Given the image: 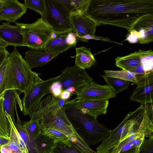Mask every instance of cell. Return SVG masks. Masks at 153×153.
Listing matches in <instances>:
<instances>
[{
    "mask_svg": "<svg viewBox=\"0 0 153 153\" xmlns=\"http://www.w3.org/2000/svg\"><path fill=\"white\" fill-rule=\"evenodd\" d=\"M137 87L130 98L131 100L139 102L141 105L153 102V71L137 74L135 83Z\"/></svg>",
    "mask_w": 153,
    "mask_h": 153,
    "instance_id": "cell-12",
    "label": "cell"
},
{
    "mask_svg": "<svg viewBox=\"0 0 153 153\" xmlns=\"http://www.w3.org/2000/svg\"><path fill=\"white\" fill-rule=\"evenodd\" d=\"M53 153H85L68 139L56 142Z\"/></svg>",
    "mask_w": 153,
    "mask_h": 153,
    "instance_id": "cell-25",
    "label": "cell"
},
{
    "mask_svg": "<svg viewBox=\"0 0 153 153\" xmlns=\"http://www.w3.org/2000/svg\"><path fill=\"white\" fill-rule=\"evenodd\" d=\"M77 37L73 31H68L57 34L53 33L51 38L44 48L53 51L68 50L75 46Z\"/></svg>",
    "mask_w": 153,
    "mask_h": 153,
    "instance_id": "cell-17",
    "label": "cell"
},
{
    "mask_svg": "<svg viewBox=\"0 0 153 153\" xmlns=\"http://www.w3.org/2000/svg\"><path fill=\"white\" fill-rule=\"evenodd\" d=\"M70 13L83 14L86 10L90 0H59Z\"/></svg>",
    "mask_w": 153,
    "mask_h": 153,
    "instance_id": "cell-24",
    "label": "cell"
},
{
    "mask_svg": "<svg viewBox=\"0 0 153 153\" xmlns=\"http://www.w3.org/2000/svg\"><path fill=\"white\" fill-rule=\"evenodd\" d=\"M59 75L58 81L61 84L62 91L70 86L76 89L94 81L85 70L75 65L67 66Z\"/></svg>",
    "mask_w": 153,
    "mask_h": 153,
    "instance_id": "cell-13",
    "label": "cell"
},
{
    "mask_svg": "<svg viewBox=\"0 0 153 153\" xmlns=\"http://www.w3.org/2000/svg\"><path fill=\"white\" fill-rule=\"evenodd\" d=\"M62 91L60 83L58 81L54 82L51 85L50 89V92L56 98H59Z\"/></svg>",
    "mask_w": 153,
    "mask_h": 153,
    "instance_id": "cell-38",
    "label": "cell"
},
{
    "mask_svg": "<svg viewBox=\"0 0 153 153\" xmlns=\"http://www.w3.org/2000/svg\"><path fill=\"white\" fill-rule=\"evenodd\" d=\"M65 90H67L72 94L75 92L76 89L74 87L70 86L68 87Z\"/></svg>",
    "mask_w": 153,
    "mask_h": 153,
    "instance_id": "cell-43",
    "label": "cell"
},
{
    "mask_svg": "<svg viewBox=\"0 0 153 153\" xmlns=\"http://www.w3.org/2000/svg\"><path fill=\"white\" fill-rule=\"evenodd\" d=\"M60 98L49 94L41 101L29 114L30 120L40 119L42 128L59 131L68 138L75 134L74 130L60 103Z\"/></svg>",
    "mask_w": 153,
    "mask_h": 153,
    "instance_id": "cell-2",
    "label": "cell"
},
{
    "mask_svg": "<svg viewBox=\"0 0 153 153\" xmlns=\"http://www.w3.org/2000/svg\"><path fill=\"white\" fill-rule=\"evenodd\" d=\"M15 23L22 29L24 46L29 48L44 47L53 34L51 28L41 17L30 24Z\"/></svg>",
    "mask_w": 153,
    "mask_h": 153,
    "instance_id": "cell-6",
    "label": "cell"
},
{
    "mask_svg": "<svg viewBox=\"0 0 153 153\" xmlns=\"http://www.w3.org/2000/svg\"><path fill=\"white\" fill-rule=\"evenodd\" d=\"M0 37L8 46H25L22 29L18 25L2 23L0 25Z\"/></svg>",
    "mask_w": 153,
    "mask_h": 153,
    "instance_id": "cell-19",
    "label": "cell"
},
{
    "mask_svg": "<svg viewBox=\"0 0 153 153\" xmlns=\"http://www.w3.org/2000/svg\"><path fill=\"white\" fill-rule=\"evenodd\" d=\"M8 46L0 37V49H5Z\"/></svg>",
    "mask_w": 153,
    "mask_h": 153,
    "instance_id": "cell-42",
    "label": "cell"
},
{
    "mask_svg": "<svg viewBox=\"0 0 153 153\" xmlns=\"http://www.w3.org/2000/svg\"><path fill=\"white\" fill-rule=\"evenodd\" d=\"M116 66L123 70L137 74L153 71V52L151 50L137 51L115 59Z\"/></svg>",
    "mask_w": 153,
    "mask_h": 153,
    "instance_id": "cell-7",
    "label": "cell"
},
{
    "mask_svg": "<svg viewBox=\"0 0 153 153\" xmlns=\"http://www.w3.org/2000/svg\"><path fill=\"white\" fill-rule=\"evenodd\" d=\"M144 134H142L122 146L118 153H139V149L143 140Z\"/></svg>",
    "mask_w": 153,
    "mask_h": 153,
    "instance_id": "cell-29",
    "label": "cell"
},
{
    "mask_svg": "<svg viewBox=\"0 0 153 153\" xmlns=\"http://www.w3.org/2000/svg\"><path fill=\"white\" fill-rule=\"evenodd\" d=\"M3 97L4 93L0 97V136L9 138L11 126L4 109Z\"/></svg>",
    "mask_w": 153,
    "mask_h": 153,
    "instance_id": "cell-26",
    "label": "cell"
},
{
    "mask_svg": "<svg viewBox=\"0 0 153 153\" xmlns=\"http://www.w3.org/2000/svg\"><path fill=\"white\" fill-rule=\"evenodd\" d=\"M0 153L24 152L18 142L14 139H10L8 143L0 147Z\"/></svg>",
    "mask_w": 153,
    "mask_h": 153,
    "instance_id": "cell-34",
    "label": "cell"
},
{
    "mask_svg": "<svg viewBox=\"0 0 153 153\" xmlns=\"http://www.w3.org/2000/svg\"><path fill=\"white\" fill-rule=\"evenodd\" d=\"M126 40L130 43L138 41L141 44L153 42V14L144 16L137 21L128 31Z\"/></svg>",
    "mask_w": 153,
    "mask_h": 153,
    "instance_id": "cell-11",
    "label": "cell"
},
{
    "mask_svg": "<svg viewBox=\"0 0 153 153\" xmlns=\"http://www.w3.org/2000/svg\"><path fill=\"white\" fill-rule=\"evenodd\" d=\"M36 153H53L56 143L41 133L32 142Z\"/></svg>",
    "mask_w": 153,
    "mask_h": 153,
    "instance_id": "cell-23",
    "label": "cell"
},
{
    "mask_svg": "<svg viewBox=\"0 0 153 153\" xmlns=\"http://www.w3.org/2000/svg\"><path fill=\"white\" fill-rule=\"evenodd\" d=\"M105 75L108 77L118 78L131 82L134 83L136 82L137 74L124 70H105Z\"/></svg>",
    "mask_w": 153,
    "mask_h": 153,
    "instance_id": "cell-30",
    "label": "cell"
},
{
    "mask_svg": "<svg viewBox=\"0 0 153 153\" xmlns=\"http://www.w3.org/2000/svg\"><path fill=\"white\" fill-rule=\"evenodd\" d=\"M10 140V139L9 138L0 136V147L8 143Z\"/></svg>",
    "mask_w": 153,
    "mask_h": 153,
    "instance_id": "cell-41",
    "label": "cell"
},
{
    "mask_svg": "<svg viewBox=\"0 0 153 153\" xmlns=\"http://www.w3.org/2000/svg\"><path fill=\"white\" fill-rule=\"evenodd\" d=\"M132 111L129 112L121 123L111 130L109 135L102 141L96 149L97 153H109L111 150L123 139L128 137L132 123Z\"/></svg>",
    "mask_w": 153,
    "mask_h": 153,
    "instance_id": "cell-10",
    "label": "cell"
},
{
    "mask_svg": "<svg viewBox=\"0 0 153 153\" xmlns=\"http://www.w3.org/2000/svg\"><path fill=\"white\" fill-rule=\"evenodd\" d=\"M1 21L0 20V21Z\"/></svg>",
    "mask_w": 153,
    "mask_h": 153,
    "instance_id": "cell-45",
    "label": "cell"
},
{
    "mask_svg": "<svg viewBox=\"0 0 153 153\" xmlns=\"http://www.w3.org/2000/svg\"><path fill=\"white\" fill-rule=\"evenodd\" d=\"M15 111L17 116V121L15 125L20 135L23 140L27 148H28L31 142L26 131L23 128V125L20 120L17 112V106H15Z\"/></svg>",
    "mask_w": 153,
    "mask_h": 153,
    "instance_id": "cell-35",
    "label": "cell"
},
{
    "mask_svg": "<svg viewBox=\"0 0 153 153\" xmlns=\"http://www.w3.org/2000/svg\"><path fill=\"white\" fill-rule=\"evenodd\" d=\"M10 53L5 49H0V66L6 58L9 56Z\"/></svg>",
    "mask_w": 153,
    "mask_h": 153,
    "instance_id": "cell-39",
    "label": "cell"
},
{
    "mask_svg": "<svg viewBox=\"0 0 153 153\" xmlns=\"http://www.w3.org/2000/svg\"><path fill=\"white\" fill-rule=\"evenodd\" d=\"M8 61L13 71L17 89L22 93L43 81L38 74L30 68L16 47L10 53Z\"/></svg>",
    "mask_w": 153,
    "mask_h": 153,
    "instance_id": "cell-4",
    "label": "cell"
},
{
    "mask_svg": "<svg viewBox=\"0 0 153 153\" xmlns=\"http://www.w3.org/2000/svg\"><path fill=\"white\" fill-rule=\"evenodd\" d=\"M70 19L73 32L79 40L86 42L90 39L107 41L110 40L108 38L95 36L97 27L95 24L82 14L70 13Z\"/></svg>",
    "mask_w": 153,
    "mask_h": 153,
    "instance_id": "cell-9",
    "label": "cell"
},
{
    "mask_svg": "<svg viewBox=\"0 0 153 153\" xmlns=\"http://www.w3.org/2000/svg\"><path fill=\"white\" fill-rule=\"evenodd\" d=\"M75 49L76 55L75 63L77 67L85 70L96 62V60L89 48L83 46L76 48Z\"/></svg>",
    "mask_w": 153,
    "mask_h": 153,
    "instance_id": "cell-22",
    "label": "cell"
},
{
    "mask_svg": "<svg viewBox=\"0 0 153 153\" xmlns=\"http://www.w3.org/2000/svg\"><path fill=\"white\" fill-rule=\"evenodd\" d=\"M67 50L53 51L45 48H29L25 54L24 59L31 69L42 66L50 62L59 54Z\"/></svg>",
    "mask_w": 153,
    "mask_h": 153,
    "instance_id": "cell-15",
    "label": "cell"
},
{
    "mask_svg": "<svg viewBox=\"0 0 153 153\" xmlns=\"http://www.w3.org/2000/svg\"><path fill=\"white\" fill-rule=\"evenodd\" d=\"M7 118L11 126L10 134L9 139H14L17 141L22 150L24 153H30L27 147L23 140L20 135L10 116L6 113Z\"/></svg>",
    "mask_w": 153,
    "mask_h": 153,
    "instance_id": "cell-31",
    "label": "cell"
},
{
    "mask_svg": "<svg viewBox=\"0 0 153 153\" xmlns=\"http://www.w3.org/2000/svg\"><path fill=\"white\" fill-rule=\"evenodd\" d=\"M106 85L112 88L117 94L127 89L133 82L118 78L107 76L105 75H101Z\"/></svg>",
    "mask_w": 153,
    "mask_h": 153,
    "instance_id": "cell-28",
    "label": "cell"
},
{
    "mask_svg": "<svg viewBox=\"0 0 153 153\" xmlns=\"http://www.w3.org/2000/svg\"><path fill=\"white\" fill-rule=\"evenodd\" d=\"M45 9L41 18L57 34L73 31L70 16V13L59 0H45Z\"/></svg>",
    "mask_w": 153,
    "mask_h": 153,
    "instance_id": "cell-5",
    "label": "cell"
},
{
    "mask_svg": "<svg viewBox=\"0 0 153 153\" xmlns=\"http://www.w3.org/2000/svg\"><path fill=\"white\" fill-rule=\"evenodd\" d=\"M63 107L74 130L89 146L98 144L109 135L111 130L100 123L96 117L81 113L68 100Z\"/></svg>",
    "mask_w": 153,
    "mask_h": 153,
    "instance_id": "cell-3",
    "label": "cell"
},
{
    "mask_svg": "<svg viewBox=\"0 0 153 153\" xmlns=\"http://www.w3.org/2000/svg\"><path fill=\"white\" fill-rule=\"evenodd\" d=\"M72 95V94L67 90H64L61 92L59 98L65 100H68Z\"/></svg>",
    "mask_w": 153,
    "mask_h": 153,
    "instance_id": "cell-40",
    "label": "cell"
},
{
    "mask_svg": "<svg viewBox=\"0 0 153 153\" xmlns=\"http://www.w3.org/2000/svg\"><path fill=\"white\" fill-rule=\"evenodd\" d=\"M41 133L52 139L56 143L68 139L66 136L60 132L49 128H42Z\"/></svg>",
    "mask_w": 153,
    "mask_h": 153,
    "instance_id": "cell-33",
    "label": "cell"
},
{
    "mask_svg": "<svg viewBox=\"0 0 153 153\" xmlns=\"http://www.w3.org/2000/svg\"><path fill=\"white\" fill-rule=\"evenodd\" d=\"M8 57L6 58L0 66V97L7 90L17 89Z\"/></svg>",
    "mask_w": 153,
    "mask_h": 153,
    "instance_id": "cell-20",
    "label": "cell"
},
{
    "mask_svg": "<svg viewBox=\"0 0 153 153\" xmlns=\"http://www.w3.org/2000/svg\"><path fill=\"white\" fill-rule=\"evenodd\" d=\"M24 4L27 8L33 10L43 15L45 9V0H25Z\"/></svg>",
    "mask_w": 153,
    "mask_h": 153,
    "instance_id": "cell-32",
    "label": "cell"
},
{
    "mask_svg": "<svg viewBox=\"0 0 153 153\" xmlns=\"http://www.w3.org/2000/svg\"><path fill=\"white\" fill-rule=\"evenodd\" d=\"M4 1L5 0H0V11L2 7Z\"/></svg>",
    "mask_w": 153,
    "mask_h": 153,
    "instance_id": "cell-44",
    "label": "cell"
},
{
    "mask_svg": "<svg viewBox=\"0 0 153 153\" xmlns=\"http://www.w3.org/2000/svg\"><path fill=\"white\" fill-rule=\"evenodd\" d=\"M139 153H153V137L143 140L140 148Z\"/></svg>",
    "mask_w": 153,
    "mask_h": 153,
    "instance_id": "cell-37",
    "label": "cell"
},
{
    "mask_svg": "<svg viewBox=\"0 0 153 153\" xmlns=\"http://www.w3.org/2000/svg\"><path fill=\"white\" fill-rule=\"evenodd\" d=\"M40 121L39 118H36L23 123V128L32 142L41 133L42 128Z\"/></svg>",
    "mask_w": 153,
    "mask_h": 153,
    "instance_id": "cell-27",
    "label": "cell"
},
{
    "mask_svg": "<svg viewBox=\"0 0 153 153\" xmlns=\"http://www.w3.org/2000/svg\"><path fill=\"white\" fill-rule=\"evenodd\" d=\"M27 8L24 4L17 0H5L0 11V20L10 23L15 22L26 12Z\"/></svg>",
    "mask_w": 153,
    "mask_h": 153,
    "instance_id": "cell-18",
    "label": "cell"
},
{
    "mask_svg": "<svg viewBox=\"0 0 153 153\" xmlns=\"http://www.w3.org/2000/svg\"><path fill=\"white\" fill-rule=\"evenodd\" d=\"M153 14V0H90L84 16L97 26L109 25L128 31L143 16Z\"/></svg>",
    "mask_w": 153,
    "mask_h": 153,
    "instance_id": "cell-1",
    "label": "cell"
},
{
    "mask_svg": "<svg viewBox=\"0 0 153 153\" xmlns=\"http://www.w3.org/2000/svg\"><path fill=\"white\" fill-rule=\"evenodd\" d=\"M68 101L81 113L96 117L106 113L109 103L108 100H87L77 97Z\"/></svg>",
    "mask_w": 153,
    "mask_h": 153,
    "instance_id": "cell-16",
    "label": "cell"
},
{
    "mask_svg": "<svg viewBox=\"0 0 153 153\" xmlns=\"http://www.w3.org/2000/svg\"><path fill=\"white\" fill-rule=\"evenodd\" d=\"M59 76V75L43 80L24 93L22 100L24 115H29L42 98L45 95L50 93L51 86L54 82L58 80Z\"/></svg>",
    "mask_w": 153,
    "mask_h": 153,
    "instance_id": "cell-8",
    "label": "cell"
},
{
    "mask_svg": "<svg viewBox=\"0 0 153 153\" xmlns=\"http://www.w3.org/2000/svg\"><path fill=\"white\" fill-rule=\"evenodd\" d=\"M22 93L17 89H10L4 93L3 105L6 113L9 115L13 121L15 123L14 118L15 107L18 103L21 111H23L22 100L19 96Z\"/></svg>",
    "mask_w": 153,
    "mask_h": 153,
    "instance_id": "cell-21",
    "label": "cell"
},
{
    "mask_svg": "<svg viewBox=\"0 0 153 153\" xmlns=\"http://www.w3.org/2000/svg\"><path fill=\"white\" fill-rule=\"evenodd\" d=\"M68 139L76 144L85 153H97L92 150L76 132L74 135L68 138Z\"/></svg>",
    "mask_w": 153,
    "mask_h": 153,
    "instance_id": "cell-36",
    "label": "cell"
},
{
    "mask_svg": "<svg viewBox=\"0 0 153 153\" xmlns=\"http://www.w3.org/2000/svg\"><path fill=\"white\" fill-rule=\"evenodd\" d=\"M75 92L77 98L93 100H108L117 94L110 86L97 84L94 81L76 89Z\"/></svg>",
    "mask_w": 153,
    "mask_h": 153,
    "instance_id": "cell-14",
    "label": "cell"
}]
</instances>
